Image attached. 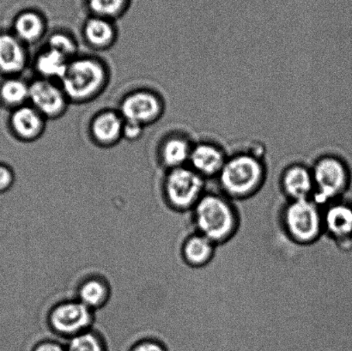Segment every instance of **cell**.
Instances as JSON below:
<instances>
[{
  "label": "cell",
  "instance_id": "obj_1",
  "mask_svg": "<svg viewBox=\"0 0 352 351\" xmlns=\"http://www.w3.org/2000/svg\"><path fill=\"white\" fill-rule=\"evenodd\" d=\"M267 177L264 157L254 149L228 156L217 181L221 194L234 202L253 198L263 188Z\"/></svg>",
  "mask_w": 352,
  "mask_h": 351
},
{
  "label": "cell",
  "instance_id": "obj_2",
  "mask_svg": "<svg viewBox=\"0 0 352 351\" xmlns=\"http://www.w3.org/2000/svg\"><path fill=\"white\" fill-rule=\"evenodd\" d=\"M190 213L195 231L217 247L232 240L240 228L236 205L220 192H206Z\"/></svg>",
  "mask_w": 352,
  "mask_h": 351
},
{
  "label": "cell",
  "instance_id": "obj_3",
  "mask_svg": "<svg viewBox=\"0 0 352 351\" xmlns=\"http://www.w3.org/2000/svg\"><path fill=\"white\" fill-rule=\"evenodd\" d=\"M109 65L95 55H80L69 61L60 84L71 104L95 101L109 87Z\"/></svg>",
  "mask_w": 352,
  "mask_h": 351
},
{
  "label": "cell",
  "instance_id": "obj_4",
  "mask_svg": "<svg viewBox=\"0 0 352 351\" xmlns=\"http://www.w3.org/2000/svg\"><path fill=\"white\" fill-rule=\"evenodd\" d=\"M279 225L293 243L312 245L324 235L322 207L313 199L286 201L279 212Z\"/></svg>",
  "mask_w": 352,
  "mask_h": 351
},
{
  "label": "cell",
  "instance_id": "obj_5",
  "mask_svg": "<svg viewBox=\"0 0 352 351\" xmlns=\"http://www.w3.org/2000/svg\"><path fill=\"white\" fill-rule=\"evenodd\" d=\"M314 181L313 201L322 207L344 198L351 185L349 164L344 158L326 154L317 158L311 167Z\"/></svg>",
  "mask_w": 352,
  "mask_h": 351
},
{
  "label": "cell",
  "instance_id": "obj_6",
  "mask_svg": "<svg viewBox=\"0 0 352 351\" xmlns=\"http://www.w3.org/2000/svg\"><path fill=\"white\" fill-rule=\"evenodd\" d=\"M206 181L189 166L165 171L161 185L162 199L172 212H190L206 194Z\"/></svg>",
  "mask_w": 352,
  "mask_h": 351
},
{
  "label": "cell",
  "instance_id": "obj_7",
  "mask_svg": "<svg viewBox=\"0 0 352 351\" xmlns=\"http://www.w3.org/2000/svg\"><path fill=\"white\" fill-rule=\"evenodd\" d=\"M95 321L96 313L75 297L55 302L46 316L50 331L67 341L94 328Z\"/></svg>",
  "mask_w": 352,
  "mask_h": 351
},
{
  "label": "cell",
  "instance_id": "obj_8",
  "mask_svg": "<svg viewBox=\"0 0 352 351\" xmlns=\"http://www.w3.org/2000/svg\"><path fill=\"white\" fill-rule=\"evenodd\" d=\"M117 109L124 120L147 127L162 119L166 106L160 93L151 89L140 88L126 93Z\"/></svg>",
  "mask_w": 352,
  "mask_h": 351
},
{
  "label": "cell",
  "instance_id": "obj_9",
  "mask_svg": "<svg viewBox=\"0 0 352 351\" xmlns=\"http://www.w3.org/2000/svg\"><path fill=\"white\" fill-rule=\"evenodd\" d=\"M29 103L47 122L60 119L71 105L60 82L39 78L30 82Z\"/></svg>",
  "mask_w": 352,
  "mask_h": 351
},
{
  "label": "cell",
  "instance_id": "obj_10",
  "mask_svg": "<svg viewBox=\"0 0 352 351\" xmlns=\"http://www.w3.org/2000/svg\"><path fill=\"white\" fill-rule=\"evenodd\" d=\"M324 235L343 252L352 250V201L346 198L322 207Z\"/></svg>",
  "mask_w": 352,
  "mask_h": 351
},
{
  "label": "cell",
  "instance_id": "obj_11",
  "mask_svg": "<svg viewBox=\"0 0 352 351\" xmlns=\"http://www.w3.org/2000/svg\"><path fill=\"white\" fill-rule=\"evenodd\" d=\"M124 120L118 109H104L93 115L89 122V139L96 146L109 149L122 140Z\"/></svg>",
  "mask_w": 352,
  "mask_h": 351
},
{
  "label": "cell",
  "instance_id": "obj_12",
  "mask_svg": "<svg viewBox=\"0 0 352 351\" xmlns=\"http://www.w3.org/2000/svg\"><path fill=\"white\" fill-rule=\"evenodd\" d=\"M227 158L226 150L219 144L210 141H201L193 144L188 166L206 181L217 179Z\"/></svg>",
  "mask_w": 352,
  "mask_h": 351
},
{
  "label": "cell",
  "instance_id": "obj_13",
  "mask_svg": "<svg viewBox=\"0 0 352 351\" xmlns=\"http://www.w3.org/2000/svg\"><path fill=\"white\" fill-rule=\"evenodd\" d=\"M47 120L30 103L12 110L10 129L20 142L34 143L41 139L47 129Z\"/></svg>",
  "mask_w": 352,
  "mask_h": 351
},
{
  "label": "cell",
  "instance_id": "obj_14",
  "mask_svg": "<svg viewBox=\"0 0 352 351\" xmlns=\"http://www.w3.org/2000/svg\"><path fill=\"white\" fill-rule=\"evenodd\" d=\"M279 188L286 201L312 199L314 181L311 167L300 163L288 165L279 178Z\"/></svg>",
  "mask_w": 352,
  "mask_h": 351
},
{
  "label": "cell",
  "instance_id": "obj_15",
  "mask_svg": "<svg viewBox=\"0 0 352 351\" xmlns=\"http://www.w3.org/2000/svg\"><path fill=\"white\" fill-rule=\"evenodd\" d=\"M30 63L29 47L12 31L0 32V73L6 78L16 77L26 70Z\"/></svg>",
  "mask_w": 352,
  "mask_h": 351
},
{
  "label": "cell",
  "instance_id": "obj_16",
  "mask_svg": "<svg viewBox=\"0 0 352 351\" xmlns=\"http://www.w3.org/2000/svg\"><path fill=\"white\" fill-rule=\"evenodd\" d=\"M116 22L105 17L89 15L81 27L86 46L98 53L111 49L119 36Z\"/></svg>",
  "mask_w": 352,
  "mask_h": 351
},
{
  "label": "cell",
  "instance_id": "obj_17",
  "mask_svg": "<svg viewBox=\"0 0 352 351\" xmlns=\"http://www.w3.org/2000/svg\"><path fill=\"white\" fill-rule=\"evenodd\" d=\"M113 290L108 278L98 273L82 277L75 288L74 297L95 313L111 300Z\"/></svg>",
  "mask_w": 352,
  "mask_h": 351
},
{
  "label": "cell",
  "instance_id": "obj_18",
  "mask_svg": "<svg viewBox=\"0 0 352 351\" xmlns=\"http://www.w3.org/2000/svg\"><path fill=\"white\" fill-rule=\"evenodd\" d=\"M195 143L185 133L168 134L157 148V160L165 171L188 166Z\"/></svg>",
  "mask_w": 352,
  "mask_h": 351
},
{
  "label": "cell",
  "instance_id": "obj_19",
  "mask_svg": "<svg viewBox=\"0 0 352 351\" xmlns=\"http://www.w3.org/2000/svg\"><path fill=\"white\" fill-rule=\"evenodd\" d=\"M10 31L26 46H34L47 36V17L39 10L27 8L20 10L14 17Z\"/></svg>",
  "mask_w": 352,
  "mask_h": 351
},
{
  "label": "cell",
  "instance_id": "obj_20",
  "mask_svg": "<svg viewBox=\"0 0 352 351\" xmlns=\"http://www.w3.org/2000/svg\"><path fill=\"white\" fill-rule=\"evenodd\" d=\"M217 247L212 240L193 231L183 240L179 247V256L186 266L199 269L212 262Z\"/></svg>",
  "mask_w": 352,
  "mask_h": 351
},
{
  "label": "cell",
  "instance_id": "obj_21",
  "mask_svg": "<svg viewBox=\"0 0 352 351\" xmlns=\"http://www.w3.org/2000/svg\"><path fill=\"white\" fill-rule=\"evenodd\" d=\"M69 61L58 52L44 46L34 56L32 64L36 78L60 82Z\"/></svg>",
  "mask_w": 352,
  "mask_h": 351
},
{
  "label": "cell",
  "instance_id": "obj_22",
  "mask_svg": "<svg viewBox=\"0 0 352 351\" xmlns=\"http://www.w3.org/2000/svg\"><path fill=\"white\" fill-rule=\"evenodd\" d=\"M30 82L20 76L6 77L0 82V102L14 110L29 103Z\"/></svg>",
  "mask_w": 352,
  "mask_h": 351
},
{
  "label": "cell",
  "instance_id": "obj_23",
  "mask_svg": "<svg viewBox=\"0 0 352 351\" xmlns=\"http://www.w3.org/2000/svg\"><path fill=\"white\" fill-rule=\"evenodd\" d=\"M133 0H85L89 15L116 21L129 12Z\"/></svg>",
  "mask_w": 352,
  "mask_h": 351
},
{
  "label": "cell",
  "instance_id": "obj_24",
  "mask_svg": "<svg viewBox=\"0 0 352 351\" xmlns=\"http://www.w3.org/2000/svg\"><path fill=\"white\" fill-rule=\"evenodd\" d=\"M45 41V47L58 52L69 60L79 54L78 41L68 31H54L47 34Z\"/></svg>",
  "mask_w": 352,
  "mask_h": 351
},
{
  "label": "cell",
  "instance_id": "obj_25",
  "mask_svg": "<svg viewBox=\"0 0 352 351\" xmlns=\"http://www.w3.org/2000/svg\"><path fill=\"white\" fill-rule=\"evenodd\" d=\"M65 349L67 351H108V345L102 333L94 328L68 340Z\"/></svg>",
  "mask_w": 352,
  "mask_h": 351
},
{
  "label": "cell",
  "instance_id": "obj_26",
  "mask_svg": "<svg viewBox=\"0 0 352 351\" xmlns=\"http://www.w3.org/2000/svg\"><path fill=\"white\" fill-rule=\"evenodd\" d=\"M129 351H168L166 345L156 338H143L138 340Z\"/></svg>",
  "mask_w": 352,
  "mask_h": 351
},
{
  "label": "cell",
  "instance_id": "obj_27",
  "mask_svg": "<svg viewBox=\"0 0 352 351\" xmlns=\"http://www.w3.org/2000/svg\"><path fill=\"white\" fill-rule=\"evenodd\" d=\"M146 128V127L139 123L125 120L122 130V140L131 143L137 142L143 137Z\"/></svg>",
  "mask_w": 352,
  "mask_h": 351
},
{
  "label": "cell",
  "instance_id": "obj_28",
  "mask_svg": "<svg viewBox=\"0 0 352 351\" xmlns=\"http://www.w3.org/2000/svg\"><path fill=\"white\" fill-rule=\"evenodd\" d=\"M15 172L9 165L0 163V194H5L15 184Z\"/></svg>",
  "mask_w": 352,
  "mask_h": 351
},
{
  "label": "cell",
  "instance_id": "obj_29",
  "mask_svg": "<svg viewBox=\"0 0 352 351\" xmlns=\"http://www.w3.org/2000/svg\"><path fill=\"white\" fill-rule=\"evenodd\" d=\"M31 351H67V349L65 345L58 340L47 339L37 342Z\"/></svg>",
  "mask_w": 352,
  "mask_h": 351
}]
</instances>
